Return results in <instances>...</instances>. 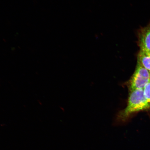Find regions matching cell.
Wrapping results in <instances>:
<instances>
[{
	"label": "cell",
	"mask_w": 150,
	"mask_h": 150,
	"mask_svg": "<svg viewBox=\"0 0 150 150\" xmlns=\"http://www.w3.org/2000/svg\"><path fill=\"white\" fill-rule=\"evenodd\" d=\"M149 109V104L144 95V89L130 92L126 107L118 112L114 122L117 125L125 123L132 114Z\"/></svg>",
	"instance_id": "obj_1"
},
{
	"label": "cell",
	"mask_w": 150,
	"mask_h": 150,
	"mask_svg": "<svg viewBox=\"0 0 150 150\" xmlns=\"http://www.w3.org/2000/svg\"><path fill=\"white\" fill-rule=\"evenodd\" d=\"M150 82V72L138 61L134 74L126 84L130 92L144 89Z\"/></svg>",
	"instance_id": "obj_2"
},
{
	"label": "cell",
	"mask_w": 150,
	"mask_h": 150,
	"mask_svg": "<svg viewBox=\"0 0 150 150\" xmlns=\"http://www.w3.org/2000/svg\"><path fill=\"white\" fill-rule=\"evenodd\" d=\"M138 44L140 50L150 55V23L139 31Z\"/></svg>",
	"instance_id": "obj_3"
},
{
	"label": "cell",
	"mask_w": 150,
	"mask_h": 150,
	"mask_svg": "<svg viewBox=\"0 0 150 150\" xmlns=\"http://www.w3.org/2000/svg\"><path fill=\"white\" fill-rule=\"evenodd\" d=\"M138 61L150 72V55L140 50L138 56Z\"/></svg>",
	"instance_id": "obj_4"
},
{
	"label": "cell",
	"mask_w": 150,
	"mask_h": 150,
	"mask_svg": "<svg viewBox=\"0 0 150 150\" xmlns=\"http://www.w3.org/2000/svg\"><path fill=\"white\" fill-rule=\"evenodd\" d=\"M144 91V95L147 99L150 110V82L145 86Z\"/></svg>",
	"instance_id": "obj_5"
}]
</instances>
